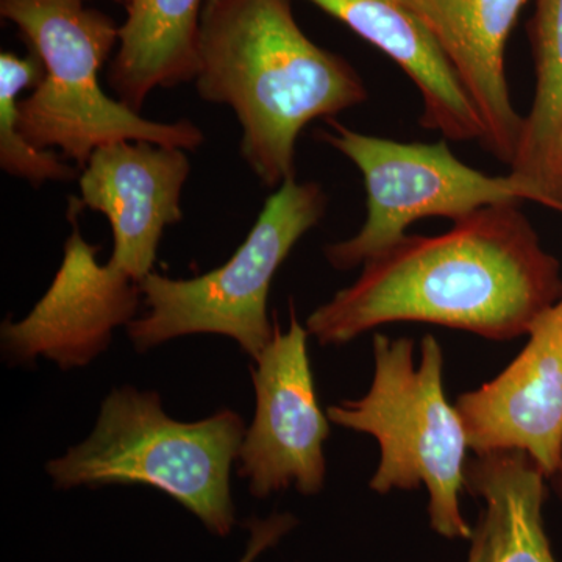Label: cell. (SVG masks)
Instances as JSON below:
<instances>
[{"label": "cell", "instance_id": "obj_1", "mask_svg": "<svg viewBox=\"0 0 562 562\" xmlns=\"http://www.w3.org/2000/svg\"><path fill=\"white\" fill-rule=\"evenodd\" d=\"M520 203H498L441 235H405L314 310L306 330L342 346L394 322L464 330L491 341L528 335L562 297L561 265L543 249Z\"/></svg>", "mask_w": 562, "mask_h": 562}, {"label": "cell", "instance_id": "obj_2", "mask_svg": "<svg viewBox=\"0 0 562 562\" xmlns=\"http://www.w3.org/2000/svg\"><path fill=\"white\" fill-rule=\"evenodd\" d=\"M194 85L202 101L231 106L241 158L271 190L297 179L306 125L369 98L360 72L302 31L291 0H205Z\"/></svg>", "mask_w": 562, "mask_h": 562}, {"label": "cell", "instance_id": "obj_3", "mask_svg": "<svg viewBox=\"0 0 562 562\" xmlns=\"http://www.w3.org/2000/svg\"><path fill=\"white\" fill-rule=\"evenodd\" d=\"M91 0H0L31 50L0 54V127L21 133L43 150L58 149L83 169L99 147L147 140L195 150L205 140L190 120H146L110 98L99 72L120 43L113 18Z\"/></svg>", "mask_w": 562, "mask_h": 562}, {"label": "cell", "instance_id": "obj_4", "mask_svg": "<svg viewBox=\"0 0 562 562\" xmlns=\"http://www.w3.org/2000/svg\"><path fill=\"white\" fill-rule=\"evenodd\" d=\"M246 425L232 409L198 422L165 413L155 391L114 387L102 403L94 430L65 457L46 464L57 490L144 484L168 494L211 532L231 535L235 505L232 465Z\"/></svg>", "mask_w": 562, "mask_h": 562}, {"label": "cell", "instance_id": "obj_5", "mask_svg": "<svg viewBox=\"0 0 562 562\" xmlns=\"http://www.w3.org/2000/svg\"><path fill=\"white\" fill-rule=\"evenodd\" d=\"M372 347L371 387L357 401L328 406V420L379 442L372 491L387 494L424 486L432 530L442 538L471 541L473 528L465 522L460 502L469 441L460 413L443 391L441 344L425 336L419 362L409 338L375 335Z\"/></svg>", "mask_w": 562, "mask_h": 562}, {"label": "cell", "instance_id": "obj_6", "mask_svg": "<svg viewBox=\"0 0 562 562\" xmlns=\"http://www.w3.org/2000/svg\"><path fill=\"white\" fill-rule=\"evenodd\" d=\"M327 206L322 184L292 179L269 195L246 241L221 268L183 280L149 273L139 283L147 313L127 325L135 349L211 333L235 339L257 361L276 330L268 313L273 277Z\"/></svg>", "mask_w": 562, "mask_h": 562}, {"label": "cell", "instance_id": "obj_7", "mask_svg": "<svg viewBox=\"0 0 562 562\" xmlns=\"http://www.w3.org/2000/svg\"><path fill=\"white\" fill-rule=\"evenodd\" d=\"M317 138L349 158L360 169L366 187V221L349 239L328 244L327 261L338 271H350L387 249L424 217L462 220L484 206L535 202L525 181L487 176L454 157L447 140L398 143L366 135L327 121Z\"/></svg>", "mask_w": 562, "mask_h": 562}, {"label": "cell", "instance_id": "obj_8", "mask_svg": "<svg viewBox=\"0 0 562 562\" xmlns=\"http://www.w3.org/2000/svg\"><path fill=\"white\" fill-rule=\"evenodd\" d=\"M308 336L291 303L290 328L281 331L276 324L251 369L257 408L239 450L238 475L249 480L257 498L292 486L303 495L324 487L330 425L314 386Z\"/></svg>", "mask_w": 562, "mask_h": 562}, {"label": "cell", "instance_id": "obj_9", "mask_svg": "<svg viewBox=\"0 0 562 562\" xmlns=\"http://www.w3.org/2000/svg\"><path fill=\"white\" fill-rule=\"evenodd\" d=\"M80 210L79 201L70 198L72 232L49 290L24 319H7L0 328L10 362L25 364L44 357L63 371L81 368L109 349L117 327L135 321L143 299L139 283L110 261H98L99 247L91 246L77 225Z\"/></svg>", "mask_w": 562, "mask_h": 562}, {"label": "cell", "instance_id": "obj_10", "mask_svg": "<svg viewBox=\"0 0 562 562\" xmlns=\"http://www.w3.org/2000/svg\"><path fill=\"white\" fill-rule=\"evenodd\" d=\"M454 406L473 453L524 452L553 475L562 452V297L532 324L516 360Z\"/></svg>", "mask_w": 562, "mask_h": 562}, {"label": "cell", "instance_id": "obj_11", "mask_svg": "<svg viewBox=\"0 0 562 562\" xmlns=\"http://www.w3.org/2000/svg\"><path fill=\"white\" fill-rule=\"evenodd\" d=\"M190 173L187 150L147 140L99 147L81 169L77 201L109 220L110 262L138 283L154 272L166 228L183 220L181 195Z\"/></svg>", "mask_w": 562, "mask_h": 562}, {"label": "cell", "instance_id": "obj_12", "mask_svg": "<svg viewBox=\"0 0 562 562\" xmlns=\"http://www.w3.org/2000/svg\"><path fill=\"white\" fill-rule=\"evenodd\" d=\"M528 0H402L441 47L483 122L482 146L512 168L524 131L506 47Z\"/></svg>", "mask_w": 562, "mask_h": 562}, {"label": "cell", "instance_id": "obj_13", "mask_svg": "<svg viewBox=\"0 0 562 562\" xmlns=\"http://www.w3.org/2000/svg\"><path fill=\"white\" fill-rule=\"evenodd\" d=\"M386 54L416 85L420 127L452 140L482 143L483 122L457 72L402 0H310Z\"/></svg>", "mask_w": 562, "mask_h": 562}, {"label": "cell", "instance_id": "obj_14", "mask_svg": "<svg viewBox=\"0 0 562 562\" xmlns=\"http://www.w3.org/2000/svg\"><path fill=\"white\" fill-rule=\"evenodd\" d=\"M203 3L205 0L125 3L127 16L109 69L116 99L140 113L155 90L194 81Z\"/></svg>", "mask_w": 562, "mask_h": 562}, {"label": "cell", "instance_id": "obj_15", "mask_svg": "<svg viewBox=\"0 0 562 562\" xmlns=\"http://www.w3.org/2000/svg\"><path fill=\"white\" fill-rule=\"evenodd\" d=\"M546 479L524 452L468 462L465 487L484 505L472 536L482 562H557L543 525Z\"/></svg>", "mask_w": 562, "mask_h": 562}, {"label": "cell", "instance_id": "obj_16", "mask_svg": "<svg viewBox=\"0 0 562 562\" xmlns=\"http://www.w3.org/2000/svg\"><path fill=\"white\" fill-rule=\"evenodd\" d=\"M530 40L535 95L509 172L530 187L536 203L562 214V0H536Z\"/></svg>", "mask_w": 562, "mask_h": 562}, {"label": "cell", "instance_id": "obj_17", "mask_svg": "<svg viewBox=\"0 0 562 562\" xmlns=\"http://www.w3.org/2000/svg\"><path fill=\"white\" fill-rule=\"evenodd\" d=\"M246 525L250 530V541L239 562H254L295 527V519L291 514H272L268 519L251 517Z\"/></svg>", "mask_w": 562, "mask_h": 562}, {"label": "cell", "instance_id": "obj_18", "mask_svg": "<svg viewBox=\"0 0 562 562\" xmlns=\"http://www.w3.org/2000/svg\"><path fill=\"white\" fill-rule=\"evenodd\" d=\"M550 480H552L554 491H557V494L560 495L562 502V452L560 464H558L557 471L553 472V475L550 476Z\"/></svg>", "mask_w": 562, "mask_h": 562}, {"label": "cell", "instance_id": "obj_19", "mask_svg": "<svg viewBox=\"0 0 562 562\" xmlns=\"http://www.w3.org/2000/svg\"><path fill=\"white\" fill-rule=\"evenodd\" d=\"M471 542H472L471 553H469V561L468 562H482V557H480L479 543L473 541V539H471Z\"/></svg>", "mask_w": 562, "mask_h": 562}, {"label": "cell", "instance_id": "obj_20", "mask_svg": "<svg viewBox=\"0 0 562 562\" xmlns=\"http://www.w3.org/2000/svg\"><path fill=\"white\" fill-rule=\"evenodd\" d=\"M561 168H562V136H561Z\"/></svg>", "mask_w": 562, "mask_h": 562}, {"label": "cell", "instance_id": "obj_21", "mask_svg": "<svg viewBox=\"0 0 562 562\" xmlns=\"http://www.w3.org/2000/svg\"><path fill=\"white\" fill-rule=\"evenodd\" d=\"M122 2L127 3V2H128V0H122Z\"/></svg>", "mask_w": 562, "mask_h": 562}]
</instances>
